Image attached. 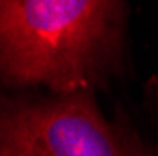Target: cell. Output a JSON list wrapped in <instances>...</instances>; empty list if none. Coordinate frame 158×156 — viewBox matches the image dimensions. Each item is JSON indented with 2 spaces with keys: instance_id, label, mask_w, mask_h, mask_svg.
<instances>
[{
  "instance_id": "6da1fadb",
  "label": "cell",
  "mask_w": 158,
  "mask_h": 156,
  "mask_svg": "<svg viewBox=\"0 0 158 156\" xmlns=\"http://www.w3.org/2000/svg\"><path fill=\"white\" fill-rule=\"evenodd\" d=\"M123 47V0H0L6 87L96 90L121 72Z\"/></svg>"
},
{
  "instance_id": "7a4b0ae2",
  "label": "cell",
  "mask_w": 158,
  "mask_h": 156,
  "mask_svg": "<svg viewBox=\"0 0 158 156\" xmlns=\"http://www.w3.org/2000/svg\"><path fill=\"white\" fill-rule=\"evenodd\" d=\"M2 156H141L152 154L139 135L107 121L94 90L49 96H2Z\"/></svg>"
}]
</instances>
